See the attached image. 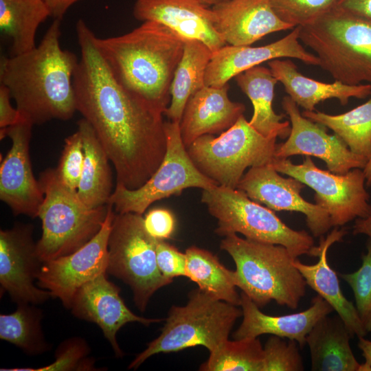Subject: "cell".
<instances>
[{
	"mask_svg": "<svg viewBox=\"0 0 371 371\" xmlns=\"http://www.w3.org/2000/svg\"><path fill=\"white\" fill-rule=\"evenodd\" d=\"M358 347L362 352L365 362L360 363L359 371H371V340L360 337Z\"/></svg>",
	"mask_w": 371,
	"mask_h": 371,
	"instance_id": "f6af8a7d",
	"label": "cell"
},
{
	"mask_svg": "<svg viewBox=\"0 0 371 371\" xmlns=\"http://www.w3.org/2000/svg\"><path fill=\"white\" fill-rule=\"evenodd\" d=\"M186 277L199 289L213 297L240 306V294L236 291L235 272L226 268L208 250L191 246L186 250Z\"/></svg>",
	"mask_w": 371,
	"mask_h": 371,
	"instance_id": "4dcf8cb0",
	"label": "cell"
},
{
	"mask_svg": "<svg viewBox=\"0 0 371 371\" xmlns=\"http://www.w3.org/2000/svg\"><path fill=\"white\" fill-rule=\"evenodd\" d=\"M147 232L158 240L170 238L175 229L173 214L164 208L150 210L144 218Z\"/></svg>",
	"mask_w": 371,
	"mask_h": 371,
	"instance_id": "60d3db41",
	"label": "cell"
},
{
	"mask_svg": "<svg viewBox=\"0 0 371 371\" xmlns=\"http://www.w3.org/2000/svg\"><path fill=\"white\" fill-rule=\"evenodd\" d=\"M33 124L23 119L0 129V139L10 138L12 146L1 163L0 199L14 215L38 217L44 200L38 180L34 176L30 156Z\"/></svg>",
	"mask_w": 371,
	"mask_h": 371,
	"instance_id": "9a60e30c",
	"label": "cell"
},
{
	"mask_svg": "<svg viewBox=\"0 0 371 371\" xmlns=\"http://www.w3.org/2000/svg\"><path fill=\"white\" fill-rule=\"evenodd\" d=\"M201 202L217 220L220 236L241 234L246 238L286 247L295 257H318L320 249L312 236L283 223L273 210L261 205L243 191L221 186L203 190Z\"/></svg>",
	"mask_w": 371,
	"mask_h": 371,
	"instance_id": "ba28073f",
	"label": "cell"
},
{
	"mask_svg": "<svg viewBox=\"0 0 371 371\" xmlns=\"http://www.w3.org/2000/svg\"><path fill=\"white\" fill-rule=\"evenodd\" d=\"M10 90L3 85H0V128H5L19 122L24 118L19 110L11 104Z\"/></svg>",
	"mask_w": 371,
	"mask_h": 371,
	"instance_id": "b9f144b4",
	"label": "cell"
},
{
	"mask_svg": "<svg viewBox=\"0 0 371 371\" xmlns=\"http://www.w3.org/2000/svg\"><path fill=\"white\" fill-rule=\"evenodd\" d=\"M282 106L289 118L291 131L285 142L278 144L275 159L313 156L323 160L329 171L339 175L364 168L367 159L352 152L337 134H328L326 126L304 117L289 95L283 97Z\"/></svg>",
	"mask_w": 371,
	"mask_h": 371,
	"instance_id": "5bb4252c",
	"label": "cell"
},
{
	"mask_svg": "<svg viewBox=\"0 0 371 371\" xmlns=\"http://www.w3.org/2000/svg\"><path fill=\"white\" fill-rule=\"evenodd\" d=\"M337 5L371 20V0H339Z\"/></svg>",
	"mask_w": 371,
	"mask_h": 371,
	"instance_id": "7bdbcfd3",
	"label": "cell"
},
{
	"mask_svg": "<svg viewBox=\"0 0 371 371\" xmlns=\"http://www.w3.org/2000/svg\"><path fill=\"white\" fill-rule=\"evenodd\" d=\"M339 0H270L277 15L293 27L313 22L337 5Z\"/></svg>",
	"mask_w": 371,
	"mask_h": 371,
	"instance_id": "8d00e7d4",
	"label": "cell"
},
{
	"mask_svg": "<svg viewBox=\"0 0 371 371\" xmlns=\"http://www.w3.org/2000/svg\"><path fill=\"white\" fill-rule=\"evenodd\" d=\"M300 27V42L344 84H371V20L339 5Z\"/></svg>",
	"mask_w": 371,
	"mask_h": 371,
	"instance_id": "5b68a950",
	"label": "cell"
},
{
	"mask_svg": "<svg viewBox=\"0 0 371 371\" xmlns=\"http://www.w3.org/2000/svg\"><path fill=\"white\" fill-rule=\"evenodd\" d=\"M267 63L288 95L304 111H315L317 104L328 99L335 98L346 105L351 98L363 99L371 93V84L349 85L337 80L326 83L306 77L289 59H274Z\"/></svg>",
	"mask_w": 371,
	"mask_h": 371,
	"instance_id": "d4e9b609",
	"label": "cell"
},
{
	"mask_svg": "<svg viewBox=\"0 0 371 371\" xmlns=\"http://www.w3.org/2000/svg\"><path fill=\"white\" fill-rule=\"evenodd\" d=\"M91 349L86 341L74 337L62 341L55 352V360L52 363L37 368H15L1 371H72L97 370L95 361L89 358Z\"/></svg>",
	"mask_w": 371,
	"mask_h": 371,
	"instance_id": "e575fe53",
	"label": "cell"
},
{
	"mask_svg": "<svg viewBox=\"0 0 371 371\" xmlns=\"http://www.w3.org/2000/svg\"><path fill=\"white\" fill-rule=\"evenodd\" d=\"M80 58L73 78L76 109L93 128L116 172V184L143 186L161 164L167 149L164 113L124 87L79 19Z\"/></svg>",
	"mask_w": 371,
	"mask_h": 371,
	"instance_id": "6da1fadb",
	"label": "cell"
},
{
	"mask_svg": "<svg viewBox=\"0 0 371 371\" xmlns=\"http://www.w3.org/2000/svg\"><path fill=\"white\" fill-rule=\"evenodd\" d=\"M95 43L116 80L164 114L184 39L163 24L144 21L123 35L96 36Z\"/></svg>",
	"mask_w": 371,
	"mask_h": 371,
	"instance_id": "3957f363",
	"label": "cell"
},
{
	"mask_svg": "<svg viewBox=\"0 0 371 371\" xmlns=\"http://www.w3.org/2000/svg\"><path fill=\"white\" fill-rule=\"evenodd\" d=\"M106 219L100 232L76 251L43 262L36 278L37 286L60 300L65 308L71 307L79 289L100 273L106 272L108 242L115 216L109 204Z\"/></svg>",
	"mask_w": 371,
	"mask_h": 371,
	"instance_id": "4fadbf2b",
	"label": "cell"
},
{
	"mask_svg": "<svg viewBox=\"0 0 371 371\" xmlns=\"http://www.w3.org/2000/svg\"><path fill=\"white\" fill-rule=\"evenodd\" d=\"M228 89V84L223 87L205 85L189 98L179 122L186 148L202 135L225 131L243 115L245 105L232 101Z\"/></svg>",
	"mask_w": 371,
	"mask_h": 371,
	"instance_id": "603a6c76",
	"label": "cell"
},
{
	"mask_svg": "<svg viewBox=\"0 0 371 371\" xmlns=\"http://www.w3.org/2000/svg\"><path fill=\"white\" fill-rule=\"evenodd\" d=\"M165 131L166 153L150 179L134 190L116 184L108 203L116 213L132 212L142 215L154 202L173 195L179 196L186 188L206 190L218 186L194 164L183 143L179 123L165 122Z\"/></svg>",
	"mask_w": 371,
	"mask_h": 371,
	"instance_id": "8fae6325",
	"label": "cell"
},
{
	"mask_svg": "<svg viewBox=\"0 0 371 371\" xmlns=\"http://www.w3.org/2000/svg\"><path fill=\"white\" fill-rule=\"evenodd\" d=\"M298 344L295 340L285 341L271 335L264 349L262 371H302L304 370Z\"/></svg>",
	"mask_w": 371,
	"mask_h": 371,
	"instance_id": "74e56055",
	"label": "cell"
},
{
	"mask_svg": "<svg viewBox=\"0 0 371 371\" xmlns=\"http://www.w3.org/2000/svg\"><path fill=\"white\" fill-rule=\"evenodd\" d=\"M240 297L243 321L232 335L234 339L256 338L268 334L295 340L303 348L306 344L307 335L315 324L333 311L332 306L317 295L312 300V305L305 311L272 316L262 313L243 292L240 293Z\"/></svg>",
	"mask_w": 371,
	"mask_h": 371,
	"instance_id": "7402d4cb",
	"label": "cell"
},
{
	"mask_svg": "<svg viewBox=\"0 0 371 371\" xmlns=\"http://www.w3.org/2000/svg\"><path fill=\"white\" fill-rule=\"evenodd\" d=\"M305 186L294 177L284 178L268 164L249 168L236 188L273 211L304 214L313 236H323L332 227L329 214L319 205L303 199L300 192Z\"/></svg>",
	"mask_w": 371,
	"mask_h": 371,
	"instance_id": "e0dca14e",
	"label": "cell"
},
{
	"mask_svg": "<svg viewBox=\"0 0 371 371\" xmlns=\"http://www.w3.org/2000/svg\"><path fill=\"white\" fill-rule=\"evenodd\" d=\"M49 16L43 0H0V30L11 41V56L36 47L37 30Z\"/></svg>",
	"mask_w": 371,
	"mask_h": 371,
	"instance_id": "f546056e",
	"label": "cell"
},
{
	"mask_svg": "<svg viewBox=\"0 0 371 371\" xmlns=\"http://www.w3.org/2000/svg\"><path fill=\"white\" fill-rule=\"evenodd\" d=\"M44 200L38 216L42 235L36 253L42 262L71 254L90 241L100 230L109 205L90 207L77 191L65 186L55 168L43 171L38 179Z\"/></svg>",
	"mask_w": 371,
	"mask_h": 371,
	"instance_id": "8992f818",
	"label": "cell"
},
{
	"mask_svg": "<svg viewBox=\"0 0 371 371\" xmlns=\"http://www.w3.org/2000/svg\"><path fill=\"white\" fill-rule=\"evenodd\" d=\"M299 34L300 27L297 26L283 38L265 45L223 46L212 54L205 74V85L223 87L239 74L274 59L295 58L306 65L319 66V58L302 45Z\"/></svg>",
	"mask_w": 371,
	"mask_h": 371,
	"instance_id": "d6986e66",
	"label": "cell"
},
{
	"mask_svg": "<svg viewBox=\"0 0 371 371\" xmlns=\"http://www.w3.org/2000/svg\"><path fill=\"white\" fill-rule=\"evenodd\" d=\"M31 224L16 223L0 231L1 293L6 292L19 304H41L52 297L50 293L36 286L43 262L36 253Z\"/></svg>",
	"mask_w": 371,
	"mask_h": 371,
	"instance_id": "2e32d148",
	"label": "cell"
},
{
	"mask_svg": "<svg viewBox=\"0 0 371 371\" xmlns=\"http://www.w3.org/2000/svg\"><path fill=\"white\" fill-rule=\"evenodd\" d=\"M47 5L50 16L61 21L69 8L80 0H43Z\"/></svg>",
	"mask_w": 371,
	"mask_h": 371,
	"instance_id": "ee69618b",
	"label": "cell"
},
{
	"mask_svg": "<svg viewBox=\"0 0 371 371\" xmlns=\"http://www.w3.org/2000/svg\"><path fill=\"white\" fill-rule=\"evenodd\" d=\"M183 39V52L171 84L170 102L164 113L169 121L179 123L189 98L205 86V74L213 54L204 43Z\"/></svg>",
	"mask_w": 371,
	"mask_h": 371,
	"instance_id": "f1b7e54d",
	"label": "cell"
},
{
	"mask_svg": "<svg viewBox=\"0 0 371 371\" xmlns=\"http://www.w3.org/2000/svg\"><path fill=\"white\" fill-rule=\"evenodd\" d=\"M156 259L159 271L168 279L186 277V255L164 240H158Z\"/></svg>",
	"mask_w": 371,
	"mask_h": 371,
	"instance_id": "ab89813d",
	"label": "cell"
},
{
	"mask_svg": "<svg viewBox=\"0 0 371 371\" xmlns=\"http://www.w3.org/2000/svg\"><path fill=\"white\" fill-rule=\"evenodd\" d=\"M347 234L345 229L337 227L319 243V260L314 265H306L297 258L293 263L304 277L306 285L325 300L341 317L352 334L357 337H365L368 332L360 320L355 306L344 295L336 272L328 262L327 252L329 247L336 242L342 240Z\"/></svg>",
	"mask_w": 371,
	"mask_h": 371,
	"instance_id": "cb8c5ba5",
	"label": "cell"
},
{
	"mask_svg": "<svg viewBox=\"0 0 371 371\" xmlns=\"http://www.w3.org/2000/svg\"><path fill=\"white\" fill-rule=\"evenodd\" d=\"M43 311L32 304H19L15 311L0 315V339L30 355L47 352L51 345L42 328Z\"/></svg>",
	"mask_w": 371,
	"mask_h": 371,
	"instance_id": "d6a6232c",
	"label": "cell"
},
{
	"mask_svg": "<svg viewBox=\"0 0 371 371\" xmlns=\"http://www.w3.org/2000/svg\"><path fill=\"white\" fill-rule=\"evenodd\" d=\"M320 319L306 336L313 371H359L350 345L353 337L337 315Z\"/></svg>",
	"mask_w": 371,
	"mask_h": 371,
	"instance_id": "484cf974",
	"label": "cell"
},
{
	"mask_svg": "<svg viewBox=\"0 0 371 371\" xmlns=\"http://www.w3.org/2000/svg\"><path fill=\"white\" fill-rule=\"evenodd\" d=\"M198 1L199 3L207 6V7H212L218 3H221L222 1H224L225 0H195Z\"/></svg>",
	"mask_w": 371,
	"mask_h": 371,
	"instance_id": "c3c4849f",
	"label": "cell"
},
{
	"mask_svg": "<svg viewBox=\"0 0 371 371\" xmlns=\"http://www.w3.org/2000/svg\"><path fill=\"white\" fill-rule=\"evenodd\" d=\"M235 80L254 107L249 124L265 137H288L290 122L282 121L285 115H278L273 109L274 89L278 80L270 69L258 65L239 74Z\"/></svg>",
	"mask_w": 371,
	"mask_h": 371,
	"instance_id": "4316f807",
	"label": "cell"
},
{
	"mask_svg": "<svg viewBox=\"0 0 371 371\" xmlns=\"http://www.w3.org/2000/svg\"><path fill=\"white\" fill-rule=\"evenodd\" d=\"M242 309L216 299L199 288L189 293L184 306H172L160 335L129 364L137 369L147 359L159 353L178 352L201 346L210 353L229 339L230 331Z\"/></svg>",
	"mask_w": 371,
	"mask_h": 371,
	"instance_id": "52a82bcc",
	"label": "cell"
},
{
	"mask_svg": "<svg viewBox=\"0 0 371 371\" xmlns=\"http://www.w3.org/2000/svg\"><path fill=\"white\" fill-rule=\"evenodd\" d=\"M60 21L54 19L32 50L1 58V84L10 90L21 116L33 125L69 120L77 111L73 78L79 59L60 46Z\"/></svg>",
	"mask_w": 371,
	"mask_h": 371,
	"instance_id": "7a4b0ae2",
	"label": "cell"
},
{
	"mask_svg": "<svg viewBox=\"0 0 371 371\" xmlns=\"http://www.w3.org/2000/svg\"><path fill=\"white\" fill-rule=\"evenodd\" d=\"M157 240L146 229L142 215L115 212L108 242L106 273L130 286L135 304L142 312L157 290L173 281L159 269Z\"/></svg>",
	"mask_w": 371,
	"mask_h": 371,
	"instance_id": "30bf717a",
	"label": "cell"
},
{
	"mask_svg": "<svg viewBox=\"0 0 371 371\" xmlns=\"http://www.w3.org/2000/svg\"><path fill=\"white\" fill-rule=\"evenodd\" d=\"M352 234L366 235L371 240V214L366 218L356 219L352 227Z\"/></svg>",
	"mask_w": 371,
	"mask_h": 371,
	"instance_id": "bcb514c9",
	"label": "cell"
},
{
	"mask_svg": "<svg viewBox=\"0 0 371 371\" xmlns=\"http://www.w3.org/2000/svg\"><path fill=\"white\" fill-rule=\"evenodd\" d=\"M77 125L85 153L78 196L90 207L107 205L113 193L111 161L89 122L82 118Z\"/></svg>",
	"mask_w": 371,
	"mask_h": 371,
	"instance_id": "83f0119b",
	"label": "cell"
},
{
	"mask_svg": "<svg viewBox=\"0 0 371 371\" xmlns=\"http://www.w3.org/2000/svg\"><path fill=\"white\" fill-rule=\"evenodd\" d=\"M270 165L279 173L294 177L315 190V203L326 210L332 227L343 226L371 214L361 168L335 174L318 168L308 155L301 164H294L288 159H274Z\"/></svg>",
	"mask_w": 371,
	"mask_h": 371,
	"instance_id": "7c38bea8",
	"label": "cell"
},
{
	"mask_svg": "<svg viewBox=\"0 0 371 371\" xmlns=\"http://www.w3.org/2000/svg\"><path fill=\"white\" fill-rule=\"evenodd\" d=\"M85 158L83 142L80 131L68 136L55 168L57 177L67 188L77 191L83 168Z\"/></svg>",
	"mask_w": 371,
	"mask_h": 371,
	"instance_id": "f35d334b",
	"label": "cell"
},
{
	"mask_svg": "<svg viewBox=\"0 0 371 371\" xmlns=\"http://www.w3.org/2000/svg\"><path fill=\"white\" fill-rule=\"evenodd\" d=\"M264 349L260 339L245 338L227 339L217 350L210 353L200 370L262 371Z\"/></svg>",
	"mask_w": 371,
	"mask_h": 371,
	"instance_id": "836d02e7",
	"label": "cell"
},
{
	"mask_svg": "<svg viewBox=\"0 0 371 371\" xmlns=\"http://www.w3.org/2000/svg\"><path fill=\"white\" fill-rule=\"evenodd\" d=\"M226 43L251 45L271 33L294 28L275 12L270 0H225L211 7Z\"/></svg>",
	"mask_w": 371,
	"mask_h": 371,
	"instance_id": "44dd1931",
	"label": "cell"
},
{
	"mask_svg": "<svg viewBox=\"0 0 371 371\" xmlns=\"http://www.w3.org/2000/svg\"><path fill=\"white\" fill-rule=\"evenodd\" d=\"M133 14L138 21L163 24L183 38L199 40L213 53L226 44L212 8L195 0H135Z\"/></svg>",
	"mask_w": 371,
	"mask_h": 371,
	"instance_id": "ffe728a7",
	"label": "cell"
},
{
	"mask_svg": "<svg viewBox=\"0 0 371 371\" xmlns=\"http://www.w3.org/2000/svg\"><path fill=\"white\" fill-rule=\"evenodd\" d=\"M365 103L341 114L304 111V117L332 130L350 150L368 161L371 157V93Z\"/></svg>",
	"mask_w": 371,
	"mask_h": 371,
	"instance_id": "1f68e13d",
	"label": "cell"
},
{
	"mask_svg": "<svg viewBox=\"0 0 371 371\" xmlns=\"http://www.w3.org/2000/svg\"><path fill=\"white\" fill-rule=\"evenodd\" d=\"M106 272L85 284L74 296L70 310L77 318L96 324L110 343L117 357H122L116 335L129 322L148 326L162 319L135 315L120 296V289L106 278Z\"/></svg>",
	"mask_w": 371,
	"mask_h": 371,
	"instance_id": "ac0fdd59",
	"label": "cell"
},
{
	"mask_svg": "<svg viewBox=\"0 0 371 371\" xmlns=\"http://www.w3.org/2000/svg\"><path fill=\"white\" fill-rule=\"evenodd\" d=\"M221 249L236 265L235 282L258 306L271 300L296 309L306 293V281L294 265L295 257L286 247L255 241L236 234L224 237Z\"/></svg>",
	"mask_w": 371,
	"mask_h": 371,
	"instance_id": "277c9868",
	"label": "cell"
},
{
	"mask_svg": "<svg viewBox=\"0 0 371 371\" xmlns=\"http://www.w3.org/2000/svg\"><path fill=\"white\" fill-rule=\"evenodd\" d=\"M363 171L366 177V186L370 187L371 186V157L368 161Z\"/></svg>",
	"mask_w": 371,
	"mask_h": 371,
	"instance_id": "7dc6e473",
	"label": "cell"
},
{
	"mask_svg": "<svg viewBox=\"0 0 371 371\" xmlns=\"http://www.w3.org/2000/svg\"><path fill=\"white\" fill-rule=\"evenodd\" d=\"M367 251L361 256V265L355 272L341 273V277L352 289L360 320L365 330L371 332V240Z\"/></svg>",
	"mask_w": 371,
	"mask_h": 371,
	"instance_id": "d590c367",
	"label": "cell"
},
{
	"mask_svg": "<svg viewBox=\"0 0 371 371\" xmlns=\"http://www.w3.org/2000/svg\"><path fill=\"white\" fill-rule=\"evenodd\" d=\"M276 137L256 131L244 115L216 137L205 135L188 148L194 164L218 186L236 189L247 168L271 164Z\"/></svg>",
	"mask_w": 371,
	"mask_h": 371,
	"instance_id": "9c48e42d",
	"label": "cell"
}]
</instances>
